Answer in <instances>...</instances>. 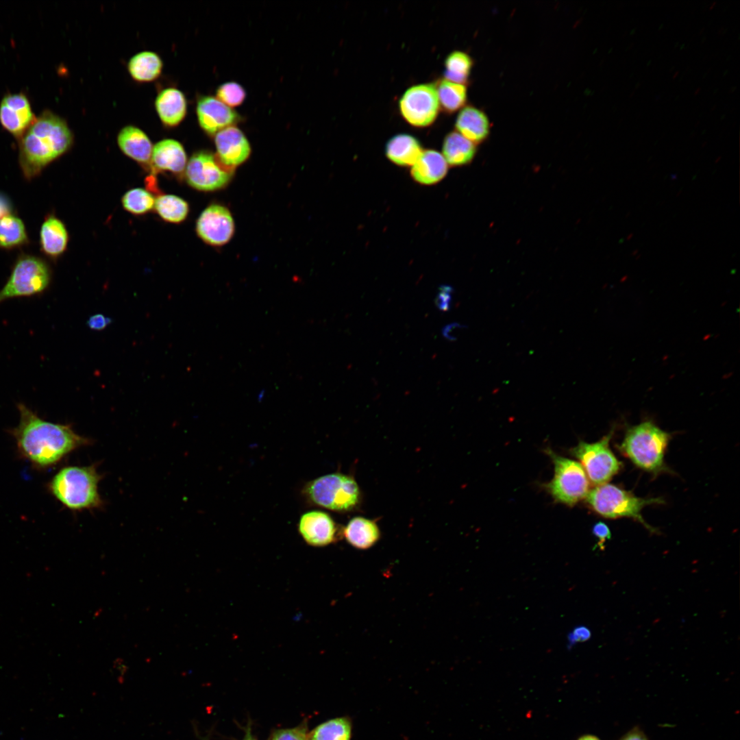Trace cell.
Listing matches in <instances>:
<instances>
[{
	"mask_svg": "<svg viewBox=\"0 0 740 740\" xmlns=\"http://www.w3.org/2000/svg\"><path fill=\"white\" fill-rule=\"evenodd\" d=\"M19 423L10 430L18 454L38 469L56 465L73 450L88 443L71 426L40 418L24 404L17 405Z\"/></svg>",
	"mask_w": 740,
	"mask_h": 740,
	"instance_id": "6da1fadb",
	"label": "cell"
},
{
	"mask_svg": "<svg viewBox=\"0 0 740 740\" xmlns=\"http://www.w3.org/2000/svg\"><path fill=\"white\" fill-rule=\"evenodd\" d=\"M66 121L50 110L43 111L18 139V160L23 177L36 178L73 144Z\"/></svg>",
	"mask_w": 740,
	"mask_h": 740,
	"instance_id": "7a4b0ae2",
	"label": "cell"
},
{
	"mask_svg": "<svg viewBox=\"0 0 740 740\" xmlns=\"http://www.w3.org/2000/svg\"><path fill=\"white\" fill-rule=\"evenodd\" d=\"M101 476L95 466H68L50 480L53 497L71 510L98 508L103 504L98 489Z\"/></svg>",
	"mask_w": 740,
	"mask_h": 740,
	"instance_id": "3957f363",
	"label": "cell"
},
{
	"mask_svg": "<svg viewBox=\"0 0 740 740\" xmlns=\"http://www.w3.org/2000/svg\"><path fill=\"white\" fill-rule=\"evenodd\" d=\"M669 434L651 421L629 428L619 450L638 467L652 473L663 471Z\"/></svg>",
	"mask_w": 740,
	"mask_h": 740,
	"instance_id": "277c9868",
	"label": "cell"
},
{
	"mask_svg": "<svg viewBox=\"0 0 740 740\" xmlns=\"http://www.w3.org/2000/svg\"><path fill=\"white\" fill-rule=\"evenodd\" d=\"M588 505L601 516L616 519L629 517L643 525L651 532H656L642 517L641 510L648 505L663 504L661 498H641L615 485L605 483L590 490L586 496Z\"/></svg>",
	"mask_w": 740,
	"mask_h": 740,
	"instance_id": "5b68a950",
	"label": "cell"
},
{
	"mask_svg": "<svg viewBox=\"0 0 740 740\" xmlns=\"http://www.w3.org/2000/svg\"><path fill=\"white\" fill-rule=\"evenodd\" d=\"M51 278V269L45 259L21 253L16 258L10 275L0 290V304L10 299L42 294L49 286Z\"/></svg>",
	"mask_w": 740,
	"mask_h": 740,
	"instance_id": "8992f818",
	"label": "cell"
},
{
	"mask_svg": "<svg viewBox=\"0 0 740 740\" xmlns=\"http://www.w3.org/2000/svg\"><path fill=\"white\" fill-rule=\"evenodd\" d=\"M304 493L313 504L337 512L356 509L362 499L356 480L341 473L327 474L313 480L305 486Z\"/></svg>",
	"mask_w": 740,
	"mask_h": 740,
	"instance_id": "52a82bcc",
	"label": "cell"
},
{
	"mask_svg": "<svg viewBox=\"0 0 740 740\" xmlns=\"http://www.w3.org/2000/svg\"><path fill=\"white\" fill-rule=\"evenodd\" d=\"M545 452L554 467V477L545 484L552 497L569 506L585 498L589 491V482L580 463L561 456L550 448Z\"/></svg>",
	"mask_w": 740,
	"mask_h": 740,
	"instance_id": "ba28073f",
	"label": "cell"
},
{
	"mask_svg": "<svg viewBox=\"0 0 740 740\" xmlns=\"http://www.w3.org/2000/svg\"><path fill=\"white\" fill-rule=\"evenodd\" d=\"M613 432L595 443L580 441L570 449L571 454L580 460L588 479L598 486L609 481L618 473L621 463L609 447Z\"/></svg>",
	"mask_w": 740,
	"mask_h": 740,
	"instance_id": "9c48e42d",
	"label": "cell"
},
{
	"mask_svg": "<svg viewBox=\"0 0 740 740\" xmlns=\"http://www.w3.org/2000/svg\"><path fill=\"white\" fill-rule=\"evenodd\" d=\"M234 170L224 166L216 155L208 151L194 153L185 169V178L192 188L202 192L224 188L230 182Z\"/></svg>",
	"mask_w": 740,
	"mask_h": 740,
	"instance_id": "30bf717a",
	"label": "cell"
},
{
	"mask_svg": "<svg viewBox=\"0 0 740 740\" xmlns=\"http://www.w3.org/2000/svg\"><path fill=\"white\" fill-rule=\"evenodd\" d=\"M399 106L402 116L410 125H431L440 108L436 85L426 83L410 87L401 97Z\"/></svg>",
	"mask_w": 740,
	"mask_h": 740,
	"instance_id": "8fae6325",
	"label": "cell"
},
{
	"mask_svg": "<svg viewBox=\"0 0 740 740\" xmlns=\"http://www.w3.org/2000/svg\"><path fill=\"white\" fill-rule=\"evenodd\" d=\"M197 236L206 244L221 247L227 244L235 232V223L230 210L212 204L200 214L196 221Z\"/></svg>",
	"mask_w": 740,
	"mask_h": 740,
	"instance_id": "7c38bea8",
	"label": "cell"
},
{
	"mask_svg": "<svg viewBox=\"0 0 740 740\" xmlns=\"http://www.w3.org/2000/svg\"><path fill=\"white\" fill-rule=\"evenodd\" d=\"M31 103L23 92L5 95L0 102V123L18 140L36 120Z\"/></svg>",
	"mask_w": 740,
	"mask_h": 740,
	"instance_id": "4fadbf2b",
	"label": "cell"
},
{
	"mask_svg": "<svg viewBox=\"0 0 740 740\" xmlns=\"http://www.w3.org/2000/svg\"><path fill=\"white\" fill-rule=\"evenodd\" d=\"M216 156L226 167L234 169L249 158L251 149L244 133L237 127H227L215 134Z\"/></svg>",
	"mask_w": 740,
	"mask_h": 740,
	"instance_id": "5bb4252c",
	"label": "cell"
},
{
	"mask_svg": "<svg viewBox=\"0 0 740 740\" xmlns=\"http://www.w3.org/2000/svg\"><path fill=\"white\" fill-rule=\"evenodd\" d=\"M197 116L201 128L209 135L233 126L240 121L239 114L232 108L212 96L201 97L197 104Z\"/></svg>",
	"mask_w": 740,
	"mask_h": 740,
	"instance_id": "9a60e30c",
	"label": "cell"
},
{
	"mask_svg": "<svg viewBox=\"0 0 740 740\" xmlns=\"http://www.w3.org/2000/svg\"><path fill=\"white\" fill-rule=\"evenodd\" d=\"M299 532L308 544L316 547L334 543L338 534V527L332 518L319 510L308 512L301 517Z\"/></svg>",
	"mask_w": 740,
	"mask_h": 740,
	"instance_id": "2e32d148",
	"label": "cell"
},
{
	"mask_svg": "<svg viewBox=\"0 0 740 740\" xmlns=\"http://www.w3.org/2000/svg\"><path fill=\"white\" fill-rule=\"evenodd\" d=\"M187 156L182 145L174 139H164L153 147L149 169L152 173L180 174L185 171Z\"/></svg>",
	"mask_w": 740,
	"mask_h": 740,
	"instance_id": "e0dca14e",
	"label": "cell"
},
{
	"mask_svg": "<svg viewBox=\"0 0 740 740\" xmlns=\"http://www.w3.org/2000/svg\"><path fill=\"white\" fill-rule=\"evenodd\" d=\"M68 230L56 214L45 216L39 230V246L47 258L56 260L64 254L69 243Z\"/></svg>",
	"mask_w": 740,
	"mask_h": 740,
	"instance_id": "ac0fdd59",
	"label": "cell"
},
{
	"mask_svg": "<svg viewBox=\"0 0 740 740\" xmlns=\"http://www.w3.org/2000/svg\"><path fill=\"white\" fill-rule=\"evenodd\" d=\"M117 143L124 154L149 169L153 146L143 130L134 125L124 127L117 136Z\"/></svg>",
	"mask_w": 740,
	"mask_h": 740,
	"instance_id": "d6986e66",
	"label": "cell"
},
{
	"mask_svg": "<svg viewBox=\"0 0 740 740\" xmlns=\"http://www.w3.org/2000/svg\"><path fill=\"white\" fill-rule=\"evenodd\" d=\"M455 127L459 134L476 145L489 137L491 123L483 110L468 105L458 113Z\"/></svg>",
	"mask_w": 740,
	"mask_h": 740,
	"instance_id": "ffe728a7",
	"label": "cell"
},
{
	"mask_svg": "<svg viewBox=\"0 0 740 740\" xmlns=\"http://www.w3.org/2000/svg\"><path fill=\"white\" fill-rule=\"evenodd\" d=\"M155 107L161 122L169 127L178 125L187 112L186 97L176 88H166L160 92L155 101Z\"/></svg>",
	"mask_w": 740,
	"mask_h": 740,
	"instance_id": "44dd1931",
	"label": "cell"
},
{
	"mask_svg": "<svg viewBox=\"0 0 740 740\" xmlns=\"http://www.w3.org/2000/svg\"><path fill=\"white\" fill-rule=\"evenodd\" d=\"M447 163L439 152L428 149L412 166L411 175L418 183L432 185L441 181L447 174Z\"/></svg>",
	"mask_w": 740,
	"mask_h": 740,
	"instance_id": "7402d4cb",
	"label": "cell"
},
{
	"mask_svg": "<svg viewBox=\"0 0 740 740\" xmlns=\"http://www.w3.org/2000/svg\"><path fill=\"white\" fill-rule=\"evenodd\" d=\"M343 534L349 544L359 550L371 547L380 537V529L376 523L363 517L351 519Z\"/></svg>",
	"mask_w": 740,
	"mask_h": 740,
	"instance_id": "603a6c76",
	"label": "cell"
},
{
	"mask_svg": "<svg viewBox=\"0 0 740 740\" xmlns=\"http://www.w3.org/2000/svg\"><path fill=\"white\" fill-rule=\"evenodd\" d=\"M385 152L387 158L394 164L408 166L415 164L422 149L416 138L410 134H399L389 139Z\"/></svg>",
	"mask_w": 740,
	"mask_h": 740,
	"instance_id": "cb8c5ba5",
	"label": "cell"
},
{
	"mask_svg": "<svg viewBox=\"0 0 740 740\" xmlns=\"http://www.w3.org/2000/svg\"><path fill=\"white\" fill-rule=\"evenodd\" d=\"M476 144L456 131L448 133L443 143V156L447 164L460 166L469 164L476 153Z\"/></svg>",
	"mask_w": 740,
	"mask_h": 740,
	"instance_id": "d4e9b609",
	"label": "cell"
},
{
	"mask_svg": "<svg viewBox=\"0 0 740 740\" xmlns=\"http://www.w3.org/2000/svg\"><path fill=\"white\" fill-rule=\"evenodd\" d=\"M29 235L23 221L16 214L0 219V249L12 250L28 245Z\"/></svg>",
	"mask_w": 740,
	"mask_h": 740,
	"instance_id": "484cf974",
	"label": "cell"
},
{
	"mask_svg": "<svg viewBox=\"0 0 740 740\" xmlns=\"http://www.w3.org/2000/svg\"><path fill=\"white\" fill-rule=\"evenodd\" d=\"M162 66V61L157 53L146 51L132 57L127 64V70L135 81L150 82L160 75Z\"/></svg>",
	"mask_w": 740,
	"mask_h": 740,
	"instance_id": "4316f807",
	"label": "cell"
},
{
	"mask_svg": "<svg viewBox=\"0 0 740 740\" xmlns=\"http://www.w3.org/2000/svg\"><path fill=\"white\" fill-rule=\"evenodd\" d=\"M352 724L349 718L336 717L328 720L308 732V740H351Z\"/></svg>",
	"mask_w": 740,
	"mask_h": 740,
	"instance_id": "83f0119b",
	"label": "cell"
},
{
	"mask_svg": "<svg viewBox=\"0 0 740 740\" xmlns=\"http://www.w3.org/2000/svg\"><path fill=\"white\" fill-rule=\"evenodd\" d=\"M439 105L447 113L463 108L467 102L466 85L443 79L436 85Z\"/></svg>",
	"mask_w": 740,
	"mask_h": 740,
	"instance_id": "f1b7e54d",
	"label": "cell"
},
{
	"mask_svg": "<svg viewBox=\"0 0 740 740\" xmlns=\"http://www.w3.org/2000/svg\"><path fill=\"white\" fill-rule=\"evenodd\" d=\"M154 208L162 219L171 223L183 222L189 213L187 201L174 195L158 196L155 200Z\"/></svg>",
	"mask_w": 740,
	"mask_h": 740,
	"instance_id": "f546056e",
	"label": "cell"
},
{
	"mask_svg": "<svg viewBox=\"0 0 740 740\" xmlns=\"http://www.w3.org/2000/svg\"><path fill=\"white\" fill-rule=\"evenodd\" d=\"M473 65V60L467 53L454 51L445 61V79L452 82L466 85Z\"/></svg>",
	"mask_w": 740,
	"mask_h": 740,
	"instance_id": "4dcf8cb0",
	"label": "cell"
},
{
	"mask_svg": "<svg viewBox=\"0 0 740 740\" xmlns=\"http://www.w3.org/2000/svg\"><path fill=\"white\" fill-rule=\"evenodd\" d=\"M155 199L147 190L134 188L127 191L121 199L122 206L128 212L143 215L154 208Z\"/></svg>",
	"mask_w": 740,
	"mask_h": 740,
	"instance_id": "1f68e13d",
	"label": "cell"
},
{
	"mask_svg": "<svg viewBox=\"0 0 740 740\" xmlns=\"http://www.w3.org/2000/svg\"><path fill=\"white\" fill-rule=\"evenodd\" d=\"M217 99L228 107H236L243 103L246 92L239 84L234 82L221 84L217 90Z\"/></svg>",
	"mask_w": 740,
	"mask_h": 740,
	"instance_id": "d6a6232c",
	"label": "cell"
},
{
	"mask_svg": "<svg viewBox=\"0 0 740 740\" xmlns=\"http://www.w3.org/2000/svg\"><path fill=\"white\" fill-rule=\"evenodd\" d=\"M307 736L308 724L304 722L294 728L274 730L269 740H308Z\"/></svg>",
	"mask_w": 740,
	"mask_h": 740,
	"instance_id": "836d02e7",
	"label": "cell"
},
{
	"mask_svg": "<svg viewBox=\"0 0 740 740\" xmlns=\"http://www.w3.org/2000/svg\"><path fill=\"white\" fill-rule=\"evenodd\" d=\"M452 289L450 286H444L440 288L439 293L435 300L437 308L441 311L449 310L452 303Z\"/></svg>",
	"mask_w": 740,
	"mask_h": 740,
	"instance_id": "e575fe53",
	"label": "cell"
},
{
	"mask_svg": "<svg viewBox=\"0 0 740 740\" xmlns=\"http://www.w3.org/2000/svg\"><path fill=\"white\" fill-rule=\"evenodd\" d=\"M592 532L593 535L598 539L597 547L603 550L604 544L611 537L608 526L605 523L599 521L593 526Z\"/></svg>",
	"mask_w": 740,
	"mask_h": 740,
	"instance_id": "d590c367",
	"label": "cell"
},
{
	"mask_svg": "<svg viewBox=\"0 0 740 740\" xmlns=\"http://www.w3.org/2000/svg\"><path fill=\"white\" fill-rule=\"evenodd\" d=\"M111 323L109 317L102 314H96L91 316L88 320V326L92 330H100L106 328Z\"/></svg>",
	"mask_w": 740,
	"mask_h": 740,
	"instance_id": "8d00e7d4",
	"label": "cell"
},
{
	"mask_svg": "<svg viewBox=\"0 0 740 740\" xmlns=\"http://www.w3.org/2000/svg\"><path fill=\"white\" fill-rule=\"evenodd\" d=\"M569 636L570 643H575L577 641L583 642L589 640L591 638V633L588 628L580 626L576 627L574 632L570 633Z\"/></svg>",
	"mask_w": 740,
	"mask_h": 740,
	"instance_id": "74e56055",
	"label": "cell"
},
{
	"mask_svg": "<svg viewBox=\"0 0 740 740\" xmlns=\"http://www.w3.org/2000/svg\"><path fill=\"white\" fill-rule=\"evenodd\" d=\"M14 212L11 199L5 193L0 191V219Z\"/></svg>",
	"mask_w": 740,
	"mask_h": 740,
	"instance_id": "f35d334b",
	"label": "cell"
},
{
	"mask_svg": "<svg viewBox=\"0 0 740 740\" xmlns=\"http://www.w3.org/2000/svg\"><path fill=\"white\" fill-rule=\"evenodd\" d=\"M465 328V325H463L458 323H452L445 325L442 329V334L447 340L455 341L457 338L459 331Z\"/></svg>",
	"mask_w": 740,
	"mask_h": 740,
	"instance_id": "ab89813d",
	"label": "cell"
},
{
	"mask_svg": "<svg viewBox=\"0 0 740 740\" xmlns=\"http://www.w3.org/2000/svg\"><path fill=\"white\" fill-rule=\"evenodd\" d=\"M619 740H649L644 731L637 726L626 732Z\"/></svg>",
	"mask_w": 740,
	"mask_h": 740,
	"instance_id": "60d3db41",
	"label": "cell"
},
{
	"mask_svg": "<svg viewBox=\"0 0 740 740\" xmlns=\"http://www.w3.org/2000/svg\"><path fill=\"white\" fill-rule=\"evenodd\" d=\"M243 740H258L256 737H254V735L252 734L250 722L248 723L246 727L245 736Z\"/></svg>",
	"mask_w": 740,
	"mask_h": 740,
	"instance_id": "b9f144b4",
	"label": "cell"
},
{
	"mask_svg": "<svg viewBox=\"0 0 740 740\" xmlns=\"http://www.w3.org/2000/svg\"><path fill=\"white\" fill-rule=\"evenodd\" d=\"M577 740H601L599 737L593 735H583L580 736Z\"/></svg>",
	"mask_w": 740,
	"mask_h": 740,
	"instance_id": "7bdbcfd3",
	"label": "cell"
}]
</instances>
